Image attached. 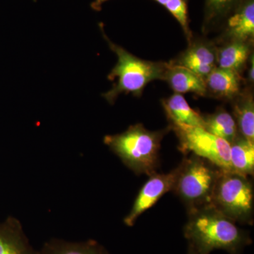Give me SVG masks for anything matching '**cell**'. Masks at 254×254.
Here are the masks:
<instances>
[{
	"mask_svg": "<svg viewBox=\"0 0 254 254\" xmlns=\"http://www.w3.org/2000/svg\"><path fill=\"white\" fill-rule=\"evenodd\" d=\"M108 1V0H94V1L91 3V8L93 10H95V11H99L102 9V5L104 4L105 1Z\"/></svg>",
	"mask_w": 254,
	"mask_h": 254,
	"instance_id": "44dd1931",
	"label": "cell"
},
{
	"mask_svg": "<svg viewBox=\"0 0 254 254\" xmlns=\"http://www.w3.org/2000/svg\"><path fill=\"white\" fill-rule=\"evenodd\" d=\"M225 36L230 41H253L254 36V0H245L227 18Z\"/></svg>",
	"mask_w": 254,
	"mask_h": 254,
	"instance_id": "30bf717a",
	"label": "cell"
},
{
	"mask_svg": "<svg viewBox=\"0 0 254 254\" xmlns=\"http://www.w3.org/2000/svg\"><path fill=\"white\" fill-rule=\"evenodd\" d=\"M210 205L235 222L254 221V187L248 177L221 170L215 182Z\"/></svg>",
	"mask_w": 254,
	"mask_h": 254,
	"instance_id": "277c9868",
	"label": "cell"
},
{
	"mask_svg": "<svg viewBox=\"0 0 254 254\" xmlns=\"http://www.w3.org/2000/svg\"><path fill=\"white\" fill-rule=\"evenodd\" d=\"M188 2L189 0H170L165 7L180 23L187 38L190 41L192 33L190 27Z\"/></svg>",
	"mask_w": 254,
	"mask_h": 254,
	"instance_id": "ffe728a7",
	"label": "cell"
},
{
	"mask_svg": "<svg viewBox=\"0 0 254 254\" xmlns=\"http://www.w3.org/2000/svg\"><path fill=\"white\" fill-rule=\"evenodd\" d=\"M34 1H36V0H34Z\"/></svg>",
	"mask_w": 254,
	"mask_h": 254,
	"instance_id": "d4e9b609",
	"label": "cell"
},
{
	"mask_svg": "<svg viewBox=\"0 0 254 254\" xmlns=\"http://www.w3.org/2000/svg\"><path fill=\"white\" fill-rule=\"evenodd\" d=\"M245 0H205L204 28L228 18Z\"/></svg>",
	"mask_w": 254,
	"mask_h": 254,
	"instance_id": "d6986e66",
	"label": "cell"
},
{
	"mask_svg": "<svg viewBox=\"0 0 254 254\" xmlns=\"http://www.w3.org/2000/svg\"><path fill=\"white\" fill-rule=\"evenodd\" d=\"M233 110L239 133L254 143V102L250 93L239 95Z\"/></svg>",
	"mask_w": 254,
	"mask_h": 254,
	"instance_id": "e0dca14e",
	"label": "cell"
},
{
	"mask_svg": "<svg viewBox=\"0 0 254 254\" xmlns=\"http://www.w3.org/2000/svg\"><path fill=\"white\" fill-rule=\"evenodd\" d=\"M180 141L183 153H191L208 160L224 171L232 172L230 144L199 127L170 124Z\"/></svg>",
	"mask_w": 254,
	"mask_h": 254,
	"instance_id": "8992f818",
	"label": "cell"
},
{
	"mask_svg": "<svg viewBox=\"0 0 254 254\" xmlns=\"http://www.w3.org/2000/svg\"><path fill=\"white\" fill-rule=\"evenodd\" d=\"M187 254H199L197 253L196 251L191 247V246L189 245L188 252Z\"/></svg>",
	"mask_w": 254,
	"mask_h": 254,
	"instance_id": "603a6c76",
	"label": "cell"
},
{
	"mask_svg": "<svg viewBox=\"0 0 254 254\" xmlns=\"http://www.w3.org/2000/svg\"><path fill=\"white\" fill-rule=\"evenodd\" d=\"M185 236L199 254H210L214 250L240 254L252 242L248 232L210 205L189 212Z\"/></svg>",
	"mask_w": 254,
	"mask_h": 254,
	"instance_id": "6da1fadb",
	"label": "cell"
},
{
	"mask_svg": "<svg viewBox=\"0 0 254 254\" xmlns=\"http://www.w3.org/2000/svg\"><path fill=\"white\" fill-rule=\"evenodd\" d=\"M164 79L166 80L176 93H193L199 95L207 94L204 78L180 65L169 64Z\"/></svg>",
	"mask_w": 254,
	"mask_h": 254,
	"instance_id": "8fae6325",
	"label": "cell"
},
{
	"mask_svg": "<svg viewBox=\"0 0 254 254\" xmlns=\"http://www.w3.org/2000/svg\"><path fill=\"white\" fill-rule=\"evenodd\" d=\"M204 128L212 134L222 138L230 144L235 139L239 132L236 122L226 110L218 109L212 115L203 117Z\"/></svg>",
	"mask_w": 254,
	"mask_h": 254,
	"instance_id": "ac0fdd59",
	"label": "cell"
},
{
	"mask_svg": "<svg viewBox=\"0 0 254 254\" xmlns=\"http://www.w3.org/2000/svg\"><path fill=\"white\" fill-rule=\"evenodd\" d=\"M179 170L178 166L170 173H155L150 176L137 195L131 211L124 219L125 225L133 226L142 213L155 205L164 194L174 190Z\"/></svg>",
	"mask_w": 254,
	"mask_h": 254,
	"instance_id": "52a82bcc",
	"label": "cell"
},
{
	"mask_svg": "<svg viewBox=\"0 0 254 254\" xmlns=\"http://www.w3.org/2000/svg\"><path fill=\"white\" fill-rule=\"evenodd\" d=\"M163 105L170 124H180L204 128L203 116L192 109L181 94L175 93L163 100Z\"/></svg>",
	"mask_w": 254,
	"mask_h": 254,
	"instance_id": "4fadbf2b",
	"label": "cell"
},
{
	"mask_svg": "<svg viewBox=\"0 0 254 254\" xmlns=\"http://www.w3.org/2000/svg\"><path fill=\"white\" fill-rule=\"evenodd\" d=\"M165 133V130L151 131L136 124L123 133L107 135L104 143L133 173L151 176L156 173L159 151Z\"/></svg>",
	"mask_w": 254,
	"mask_h": 254,
	"instance_id": "3957f363",
	"label": "cell"
},
{
	"mask_svg": "<svg viewBox=\"0 0 254 254\" xmlns=\"http://www.w3.org/2000/svg\"><path fill=\"white\" fill-rule=\"evenodd\" d=\"M0 254H39L33 248L16 218L0 223Z\"/></svg>",
	"mask_w": 254,
	"mask_h": 254,
	"instance_id": "9c48e42d",
	"label": "cell"
},
{
	"mask_svg": "<svg viewBox=\"0 0 254 254\" xmlns=\"http://www.w3.org/2000/svg\"><path fill=\"white\" fill-rule=\"evenodd\" d=\"M251 43L231 41L217 51V64L219 68L240 73L250 56Z\"/></svg>",
	"mask_w": 254,
	"mask_h": 254,
	"instance_id": "9a60e30c",
	"label": "cell"
},
{
	"mask_svg": "<svg viewBox=\"0 0 254 254\" xmlns=\"http://www.w3.org/2000/svg\"><path fill=\"white\" fill-rule=\"evenodd\" d=\"M232 172L248 177L254 173V143L238 133L230 144Z\"/></svg>",
	"mask_w": 254,
	"mask_h": 254,
	"instance_id": "5bb4252c",
	"label": "cell"
},
{
	"mask_svg": "<svg viewBox=\"0 0 254 254\" xmlns=\"http://www.w3.org/2000/svg\"><path fill=\"white\" fill-rule=\"evenodd\" d=\"M251 63H252V65H251L250 70H249L248 73V77L249 80H250V82H254V55H252V60H251Z\"/></svg>",
	"mask_w": 254,
	"mask_h": 254,
	"instance_id": "7402d4cb",
	"label": "cell"
},
{
	"mask_svg": "<svg viewBox=\"0 0 254 254\" xmlns=\"http://www.w3.org/2000/svg\"><path fill=\"white\" fill-rule=\"evenodd\" d=\"M179 168L173 191L181 198L188 212L210 205L221 170L195 155L184 159Z\"/></svg>",
	"mask_w": 254,
	"mask_h": 254,
	"instance_id": "5b68a950",
	"label": "cell"
},
{
	"mask_svg": "<svg viewBox=\"0 0 254 254\" xmlns=\"http://www.w3.org/2000/svg\"><path fill=\"white\" fill-rule=\"evenodd\" d=\"M217 51L212 45L197 43L190 45L175 64L185 66L203 78L216 67Z\"/></svg>",
	"mask_w": 254,
	"mask_h": 254,
	"instance_id": "ba28073f",
	"label": "cell"
},
{
	"mask_svg": "<svg viewBox=\"0 0 254 254\" xmlns=\"http://www.w3.org/2000/svg\"><path fill=\"white\" fill-rule=\"evenodd\" d=\"M100 26L108 46L118 59V63L108 76L110 81H115L113 88L103 95L110 104H114L119 95L123 93L140 96L150 82L164 79L169 64L146 61L137 58L123 47L110 41L105 34L102 23Z\"/></svg>",
	"mask_w": 254,
	"mask_h": 254,
	"instance_id": "7a4b0ae2",
	"label": "cell"
},
{
	"mask_svg": "<svg viewBox=\"0 0 254 254\" xmlns=\"http://www.w3.org/2000/svg\"><path fill=\"white\" fill-rule=\"evenodd\" d=\"M39 254H110L109 252L94 240L72 242L53 239L46 242Z\"/></svg>",
	"mask_w": 254,
	"mask_h": 254,
	"instance_id": "2e32d148",
	"label": "cell"
},
{
	"mask_svg": "<svg viewBox=\"0 0 254 254\" xmlns=\"http://www.w3.org/2000/svg\"><path fill=\"white\" fill-rule=\"evenodd\" d=\"M154 1H157L159 4H161L162 6H165V5L168 4L170 0H154Z\"/></svg>",
	"mask_w": 254,
	"mask_h": 254,
	"instance_id": "cb8c5ba5",
	"label": "cell"
},
{
	"mask_svg": "<svg viewBox=\"0 0 254 254\" xmlns=\"http://www.w3.org/2000/svg\"><path fill=\"white\" fill-rule=\"evenodd\" d=\"M240 73L216 66L205 78L207 93L219 98L233 99L240 91Z\"/></svg>",
	"mask_w": 254,
	"mask_h": 254,
	"instance_id": "7c38bea8",
	"label": "cell"
}]
</instances>
